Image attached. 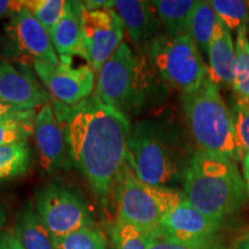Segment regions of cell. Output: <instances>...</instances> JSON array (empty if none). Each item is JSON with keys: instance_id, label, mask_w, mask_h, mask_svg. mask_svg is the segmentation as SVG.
<instances>
[{"instance_id": "obj_29", "label": "cell", "mask_w": 249, "mask_h": 249, "mask_svg": "<svg viewBox=\"0 0 249 249\" xmlns=\"http://www.w3.org/2000/svg\"><path fill=\"white\" fill-rule=\"evenodd\" d=\"M149 249H225L219 241L205 244H180L163 238H152Z\"/></svg>"}, {"instance_id": "obj_28", "label": "cell", "mask_w": 249, "mask_h": 249, "mask_svg": "<svg viewBox=\"0 0 249 249\" xmlns=\"http://www.w3.org/2000/svg\"><path fill=\"white\" fill-rule=\"evenodd\" d=\"M235 138L241 157L249 155V104L236 101L234 117Z\"/></svg>"}, {"instance_id": "obj_12", "label": "cell", "mask_w": 249, "mask_h": 249, "mask_svg": "<svg viewBox=\"0 0 249 249\" xmlns=\"http://www.w3.org/2000/svg\"><path fill=\"white\" fill-rule=\"evenodd\" d=\"M35 141L42 169L48 173L70 167L66 130L61 126L51 105L46 103L39 108L35 118Z\"/></svg>"}, {"instance_id": "obj_2", "label": "cell", "mask_w": 249, "mask_h": 249, "mask_svg": "<svg viewBox=\"0 0 249 249\" xmlns=\"http://www.w3.org/2000/svg\"><path fill=\"white\" fill-rule=\"evenodd\" d=\"M183 194L196 210L216 222L234 216L247 201L235 161L197 150L183 173Z\"/></svg>"}, {"instance_id": "obj_1", "label": "cell", "mask_w": 249, "mask_h": 249, "mask_svg": "<svg viewBox=\"0 0 249 249\" xmlns=\"http://www.w3.org/2000/svg\"><path fill=\"white\" fill-rule=\"evenodd\" d=\"M66 139L73 163L96 197L107 204L121 167L126 163L132 124L129 118L95 95L64 112Z\"/></svg>"}, {"instance_id": "obj_16", "label": "cell", "mask_w": 249, "mask_h": 249, "mask_svg": "<svg viewBox=\"0 0 249 249\" xmlns=\"http://www.w3.org/2000/svg\"><path fill=\"white\" fill-rule=\"evenodd\" d=\"M82 1H67L65 13L51 33V39L60 62L71 64L74 57L85 60L82 34Z\"/></svg>"}, {"instance_id": "obj_9", "label": "cell", "mask_w": 249, "mask_h": 249, "mask_svg": "<svg viewBox=\"0 0 249 249\" xmlns=\"http://www.w3.org/2000/svg\"><path fill=\"white\" fill-rule=\"evenodd\" d=\"M124 27L113 8L98 11H83L82 34L85 46V60L93 71L113 55L124 42Z\"/></svg>"}, {"instance_id": "obj_11", "label": "cell", "mask_w": 249, "mask_h": 249, "mask_svg": "<svg viewBox=\"0 0 249 249\" xmlns=\"http://www.w3.org/2000/svg\"><path fill=\"white\" fill-rule=\"evenodd\" d=\"M222 226L223 223L204 216L185 197L163 217L156 238L180 244H205L218 241V233Z\"/></svg>"}, {"instance_id": "obj_22", "label": "cell", "mask_w": 249, "mask_h": 249, "mask_svg": "<svg viewBox=\"0 0 249 249\" xmlns=\"http://www.w3.org/2000/svg\"><path fill=\"white\" fill-rule=\"evenodd\" d=\"M235 54V71L232 89L236 101L249 104V37L246 26L236 30Z\"/></svg>"}, {"instance_id": "obj_6", "label": "cell", "mask_w": 249, "mask_h": 249, "mask_svg": "<svg viewBox=\"0 0 249 249\" xmlns=\"http://www.w3.org/2000/svg\"><path fill=\"white\" fill-rule=\"evenodd\" d=\"M147 52L161 79L181 93L196 88L208 77V66L188 34L172 36L161 33L147 46Z\"/></svg>"}, {"instance_id": "obj_8", "label": "cell", "mask_w": 249, "mask_h": 249, "mask_svg": "<svg viewBox=\"0 0 249 249\" xmlns=\"http://www.w3.org/2000/svg\"><path fill=\"white\" fill-rule=\"evenodd\" d=\"M35 209L53 238H62L93 226L88 207L76 192L49 183L35 194Z\"/></svg>"}, {"instance_id": "obj_35", "label": "cell", "mask_w": 249, "mask_h": 249, "mask_svg": "<svg viewBox=\"0 0 249 249\" xmlns=\"http://www.w3.org/2000/svg\"><path fill=\"white\" fill-rule=\"evenodd\" d=\"M232 249H249V231L246 232L244 235H241L236 240Z\"/></svg>"}, {"instance_id": "obj_27", "label": "cell", "mask_w": 249, "mask_h": 249, "mask_svg": "<svg viewBox=\"0 0 249 249\" xmlns=\"http://www.w3.org/2000/svg\"><path fill=\"white\" fill-rule=\"evenodd\" d=\"M66 4L65 0H29L26 7L51 35L65 13Z\"/></svg>"}, {"instance_id": "obj_17", "label": "cell", "mask_w": 249, "mask_h": 249, "mask_svg": "<svg viewBox=\"0 0 249 249\" xmlns=\"http://www.w3.org/2000/svg\"><path fill=\"white\" fill-rule=\"evenodd\" d=\"M209 58L208 77L218 87H232L235 71V43L231 30L220 22L207 50Z\"/></svg>"}, {"instance_id": "obj_7", "label": "cell", "mask_w": 249, "mask_h": 249, "mask_svg": "<svg viewBox=\"0 0 249 249\" xmlns=\"http://www.w3.org/2000/svg\"><path fill=\"white\" fill-rule=\"evenodd\" d=\"M127 163L142 182L166 186L179 178V169L170 145L154 124L139 121L130 129Z\"/></svg>"}, {"instance_id": "obj_13", "label": "cell", "mask_w": 249, "mask_h": 249, "mask_svg": "<svg viewBox=\"0 0 249 249\" xmlns=\"http://www.w3.org/2000/svg\"><path fill=\"white\" fill-rule=\"evenodd\" d=\"M5 30L14 48L34 59V62H45L53 66L60 64L51 35L27 7L9 18Z\"/></svg>"}, {"instance_id": "obj_15", "label": "cell", "mask_w": 249, "mask_h": 249, "mask_svg": "<svg viewBox=\"0 0 249 249\" xmlns=\"http://www.w3.org/2000/svg\"><path fill=\"white\" fill-rule=\"evenodd\" d=\"M0 101L21 110H34L48 102V93L35 80L0 60Z\"/></svg>"}, {"instance_id": "obj_26", "label": "cell", "mask_w": 249, "mask_h": 249, "mask_svg": "<svg viewBox=\"0 0 249 249\" xmlns=\"http://www.w3.org/2000/svg\"><path fill=\"white\" fill-rule=\"evenodd\" d=\"M55 249H107V239L95 226L85 227L62 238L54 239Z\"/></svg>"}, {"instance_id": "obj_14", "label": "cell", "mask_w": 249, "mask_h": 249, "mask_svg": "<svg viewBox=\"0 0 249 249\" xmlns=\"http://www.w3.org/2000/svg\"><path fill=\"white\" fill-rule=\"evenodd\" d=\"M112 8L119 17L134 45L147 48L161 34V24L151 1L114 0L112 1Z\"/></svg>"}, {"instance_id": "obj_21", "label": "cell", "mask_w": 249, "mask_h": 249, "mask_svg": "<svg viewBox=\"0 0 249 249\" xmlns=\"http://www.w3.org/2000/svg\"><path fill=\"white\" fill-rule=\"evenodd\" d=\"M35 111L15 112L0 119V147L27 142L35 130Z\"/></svg>"}, {"instance_id": "obj_20", "label": "cell", "mask_w": 249, "mask_h": 249, "mask_svg": "<svg viewBox=\"0 0 249 249\" xmlns=\"http://www.w3.org/2000/svg\"><path fill=\"white\" fill-rule=\"evenodd\" d=\"M220 22L222 21L218 18L210 1H196L189 21L188 35L192 37L198 49L205 53Z\"/></svg>"}, {"instance_id": "obj_34", "label": "cell", "mask_w": 249, "mask_h": 249, "mask_svg": "<svg viewBox=\"0 0 249 249\" xmlns=\"http://www.w3.org/2000/svg\"><path fill=\"white\" fill-rule=\"evenodd\" d=\"M20 111H26V110H21V108H18L17 107H13V105L7 104V103L0 101V119L6 116H9V114L12 113H15V112H20Z\"/></svg>"}, {"instance_id": "obj_10", "label": "cell", "mask_w": 249, "mask_h": 249, "mask_svg": "<svg viewBox=\"0 0 249 249\" xmlns=\"http://www.w3.org/2000/svg\"><path fill=\"white\" fill-rule=\"evenodd\" d=\"M34 71L55 101L67 107H74L93 95L96 73L89 65L74 67L71 64L57 66L34 62Z\"/></svg>"}, {"instance_id": "obj_33", "label": "cell", "mask_w": 249, "mask_h": 249, "mask_svg": "<svg viewBox=\"0 0 249 249\" xmlns=\"http://www.w3.org/2000/svg\"><path fill=\"white\" fill-rule=\"evenodd\" d=\"M242 161V174H244V181L246 185V194L249 203V155H244L241 157Z\"/></svg>"}, {"instance_id": "obj_30", "label": "cell", "mask_w": 249, "mask_h": 249, "mask_svg": "<svg viewBox=\"0 0 249 249\" xmlns=\"http://www.w3.org/2000/svg\"><path fill=\"white\" fill-rule=\"evenodd\" d=\"M27 0H0V20L18 13L26 7Z\"/></svg>"}, {"instance_id": "obj_19", "label": "cell", "mask_w": 249, "mask_h": 249, "mask_svg": "<svg viewBox=\"0 0 249 249\" xmlns=\"http://www.w3.org/2000/svg\"><path fill=\"white\" fill-rule=\"evenodd\" d=\"M165 34L172 36L188 34L194 0H154L151 1Z\"/></svg>"}, {"instance_id": "obj_24", "label": "cell", "mask_w": 249, "mask_h": 249, "mask_svg": "<svg viewBox=\"0 0 249 249\" xmlns=\"http://www.w3.org/2000/svg\"><path fill=\"white\" fill-rule=\"evenodd\" d=\"M151 239V235L118 218L112 227V249H149Z\"/></svg>"}, {"instance_id": "obj_3", "label": "cell", "mask_w": 249, "mask_h": 249, "mask_svg": "<svg viewBox=\"0 0 249 249\" xmlns=\"http://www.w3.org/2000/svg\"><path fill=\"white\" fill-rule=\"evenodd\" d=\"M181 105L198 150L239 160L241 155L236 144L234 119L220 95L219 87L207 77L200 86L181 93Z\"/></svg>"}, {"instance_id": "obj_4", "label": "cell", "mask_w": 249, "mask_h": 249, "mask_svg": "<svg viewBox=\"0 0 249 249\" xmlns=\"http://www.w3.org/2000/svg\"><path fill=\"white\" fill-rule=\"evenodd\" d=\"M118 219L136 226L156 238L163 217L185 194L166 186H151L142 182L129 164H124L116 181Z\"/></svg>"}, {"instance_id": "obj_32", "label": "cell", "mask_w": 249, "mask_h": 249, "mask_svg": "<svg viewBox=\"0 0 249 249\" xmlns=\"http://www.w3.org/2000/svg\"><path fill=\"white\" fill-rule=\"evenodd\" d=\"M83 8L86 11H98L103 8H112V1H103V0H88V1H82Z\"/></svg>"}, {"instance_id": "obj_18", "label": "cell", "mask_w": 249, "mask_h": 249, "mask_svg": "<svg viewBox=\"0 0 249 249\" xmlns=\"http://www.w3.org/2000/svg\"><path fill=\"white\" fill-rule=\"evenodd\" d=\"M14 232L23 249H55L54 238L31 202H27L18 213Z\"/></svg>"}, {"instance_id": "obj_25", "label": "cell", "mask_w": 249, "mask_h": 249, "mask_svg": "<svg viewBox=\"0 0 249 249\" xmlns=\"http://www.w3.org/2000/svg\"><path fill=\"white\" fill-rule=\"evenodd\" d=\"M211 6L229 30L249 24V1L244 0H213Z\"/></svg>"}, {"instance_id": "obj_23", "label": "cell", "mask_w": 249, "mask_h": 249, "mask_svg": "<svg viewBox=\"0 0 249 249\" xmlns=\"http://www.w3.org/2000/svg\"><path fill=\"white\" fill-rule=\"evenodd\" d=\"M29 165L30 150L27 142L0 147V180L26 173Z\"/></svg>"}, {"instance_id": "obj_31", "label": "cell", "mask_w": 249, "mask_h": 249, "mask_svg": "<svg viewBox=\"0 0 249 249\" xmlns=\"http://www.w3.org/2000/svg\"><path fill=\"white\" fill-rule=\"evenodd\" d=\"M0 249H23L14 230H7L0 234Z\"/></svg>"}, {"instance_id": "obj_36", "label": "cell", "mask_w": 249, "mask_h": 249, "mask_svg": "<svg viewBox=\"0 0 249 249\" xmlns=\"http://www.w3.org/2000/svg\"><path fill=\"white\" fill-rule=\"evenodd\" d=\"M6 222H7V211H6L4 203L0 200V234L4 232L2 230H4Z\"/></svg>"}, {"instance_id": "obj_5", "label": "cell", "mask_w": 249, "mask_h": 249, "mask_svg": "<svg viewBox=\"0 0 249 249\" xmlns=\"http://www.w3.org/2000/svg\"><path fill=\"white\" fill-rule=\"evenodd\" d=\"M148 59L135 55L123 42L97 73L93 95L102 103L129 118L130 111L144 101L148 86Z\"/></svg>"}]
</instances>
